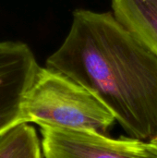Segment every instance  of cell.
I'll use <instances>...</instances> for the list:
<instances>
[{"mask_svg":"<svg viewBox=\"0 0 157 158\" xmlns=\"http://www.w3.org/2000/svg\"><path fill=\"white\" fill-rule=\"evenodd\" d=\"M41 67L22 42H0V136L24 123L22 104Z\"/></svg>","mask_w":157,"mask_h":158,"instance_id":"4","label":"cell"},{"mask_svg":"<svg viewBox=\"0 0 157 158\" xmlns=\"http://www.w3.org/2000/svg\"><path fill=\"white\" fill-rule=\"evenodd\" d=\"M24 123L40 128L92 131L104 134L116 118L92 92L68 77L40 68L22 104Z\"/></svg>","mask_w":157,"mask_h":158,"instance_id":"2","label":"cell"},{"mask_svg":"<svg viewBox=\"0 0 157 158\" xmlns=\"http://www.w3.org/2000/svg\"><path fill=\"white\" fill-rule=\"evenodd\" d=\"M44 158H157V147L138 139H111L102 133L41 128Z\"/></svg>","mask_w":157,"mask_h":158,"instance_id":"3","label":"cell"},{"mask_svg":"<svg viewBox=\"0 0 157 158\" xmlns=\"http://www.w3.org/2000/svg\"><path fill=\"white\" fill-rule=\"evenodd\" d=\"M0 158H42L34 128L22 123L0 136Z\"/></svg>","mask_w":157,"mask_h":158,"instance_id":"6","label":"cell"},{"mask_svg":"<svg viewBox=\"0 0 157 158\" xmlns=\"http://www.w3.org/2000/svg\"><path fill=\"white\" fill-rule=\"evenodd\" d=\"M113 13L157 55V0H111Z\"/></svg>","mask_w":157,"mask_h":158,"instance_id":"5","label":"cell"},{"mask_svg":"<svg viewBox=\"0 0 157 158\" xmlns=\"http://www.w3.org/2000/svg\"><path fill=\"white\" fill-rule=\"evenodd\" d=\"M150 143H151L152 144H154L155 146H156V147H157V136L155 137V139H154V140H152V141H151Z\"/></svg>","mask_w":157,"mask_h":158,"instance_id":"7","label":"cell"},{"mask_svg":"<svg viewBox=\"0 0 157 158\" xmlns=\"http://www.w3.org/2000/svg\"><path fill=\"white\" fill-rule=\"evenodd\" d=\"M46 68L94 94L131 138L157 136V55L114 13L75 10Z\"/></svg>","mask_w":157,"mask_h":158,"instance_id":"1","label":"cell"}]
</instances>
